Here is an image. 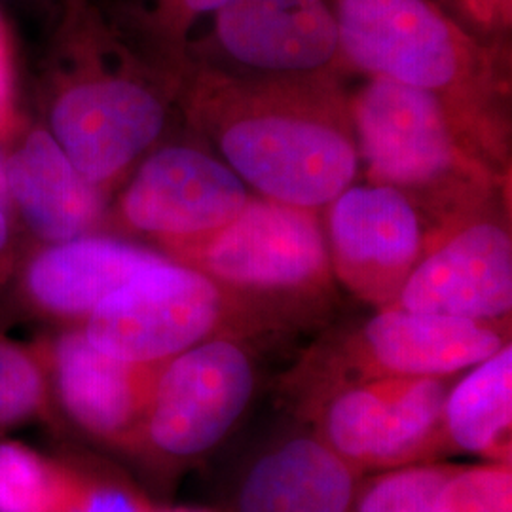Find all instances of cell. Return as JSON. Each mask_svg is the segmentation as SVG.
<instances>
[{"mask_svg":"<svg viewBox=\"0 0 512 512\" xmlns=\"http://www.w3.org/2000/svg\"><path fill=\"white\" fill-rule=\"evenodd\" d=\"M219 105L213 137L220 156L262 198L302 209L334 202L351 186L359 150L323 95L287 88H243L213 74Z\"/></svg>","mask_w":512,"mask_h":512,"instance_id":"1","label":"cell"},{"mask_svg":"<svg viewBox=\"0 0 512 512\" xmlns=\"http://www.w3.org/2000/svg\"><path fill=\"white\" fill-rule=\"evenodd\" d=\"M342 61L437 95L461 124L467 93L488 82L490 52L431 0H329Z\"/></svg>","mask_w":512,"mask_h":512,"instance_id":"2","label":"cell"},{"mask_svg":"<svg viewBox=\"0 0 512 512\" xmlns=\"http://www.w3.org/2000/svg\"><path fill=\"white\" fill-rule=\"evenodd\" d=\"M503 321H471L385 306L353 338L319 355L293 378L294 406L382 378H448L509 344Z\"/></svg>","mask_w":512,"mask_h":512,"instance_id":"3","label":"cell"},{"mask_svg":"<svg viewBox=\"0 0 512 512\" xmlns=\"http://www.w3.org/2000/svg\"><path fill=\"white\" fill-rule=\"evenodd\" d=\"M353 124L370 181L416 198L452 202L484 181L459 141V122L437 95L372 76L353 103Z\"/></svg>","mask_w":512,"mask_h":512,"instance_id":"4","label":"cell"},{"mask_svg":"<svg viewBox=\"0 0 512 512\" xmlns=\"http://www.w3.org/2000/svg\"><path fill=\"white\" fill-rule=\"evenodd\" d=\"M255 366L236 340L222 336L162 365L131 456L179 467L217 448L255 395Z\"/></svg>","mask_w":512,"mask_h":512,"instance_id":"5","label":"cell"},{"mask_svg":"<svg viewBox=\"0 0 512 512\" xmlns=\"http://www.w3.org/2000/svg\"><path fill=\"white\" fill-rule=\"evenodd\" d=\"M228 313L230 300L220 283L194 266L164 258L105 298L88 315L84 332L93 346L116 359L162 365L222 338Z\"/></svg>","mask_w":512,"mask_h":512,"instance_id":"6","label":"cell"},{"mask_svg":"<svg viewBox=\"0 0 512 512\" xmlns=\"http://www.w3.org/2000/svg\"><path fill=\"white\" fill-rule=\"evenodd\" d=\"M452 385L446 378H382L336 389L302 412L313 433L363 475L433 463Z\"/></svg>","mask_w":512,"mask_h":512,"instance_id":"7","label":"cell"},{"mask_svg":"<svg viewBox=\"0 0 512 512\" xmlns=\"http://www.w3.org/2000/svg\"><path fill=\"white\" fill-rule=\"evenodd\" d=\"M194 262L236 291L300 293L329 281V251L313 209L268 198L249 200L226 228L200 243Z\"/></svg>","mask_w":512,"mask_h":512,"instance_id":"8","label":"cell"},{"mask_svg":"<svg viewBox=\"0 0 512 512\" xmlns=\"http://www.w3.org/2000/svg\"><path fill=\"white\" fill-rule=\"evenodd\" d=\"M54 410L74 427L124 454L133 452L162 365L116 359L69 330L37 351Z\"/></svg>","mask_w":512,"mask_h":512,"instance_id":"9","label":"cell"},{"mask_svg":"<svg viewBox=\"0 0 512 512\" xmlns=\"http://www.w3.org/2000/svg\"><path fill=\"white\" fill-rule=\"evenodd\" d=\"M334 272L376 308L395 302L423 251L414 203L387 184L349 186L330 207Z\"/></svg>","mask_w":512,"mask_h":512,"instance_id":"10","label":"cell"},{"mask_svg":"<svg viewBox=\"0 0 512 512\" xmlns=\"http://www.w3.org/2000/svg\"><path fill=\"white\" fill-rule=\"evenodd\" d=\"M249 200L247 184L224 162L198 148L169 147L141 165L122 205L137 230L209 239L236 219Z\"/></svg>","mask_w":512,"mask_h":512,"instance_id":"11","label":"cell"},{"mask_svg":"<svg viewBox=\"0 0 512 512\" xmlns=\"http://www.w3.org/2000/svg\"><path fill=\"white\" fill-rule=\"evenodd\" d=\"M391 306L471 321H503L512 308L511 234L492 220L463 224L421 256Z\"/></svg>","mask_w":512,"mask_h":512,"instance_id":"12","label":"cell"},{"mask_svg":"<svg viewBox=\"0 0 512 512\" xmlns=\"http://www.w3.org/2000/svg\"><path fill=\"white\" fill-rule=\"evenodd\" d=\"M213 40L239 67L274 78L323 76L342 61L329 0H226Z\"/></svg>","mask_w":512,"mask_h":512,"instance_id":"13","label":"cell"},{"mask_svg":"<svg viewBox=\"0 0 512 512\" xmlns=\"http://www.w3.org/2000/svg\"><path fill=\"white\" fill-rule=\"evenodd\" d=\"M162 103L139 84L101 78L65 93L52 114L57 145L93 184L131 164L164 129Z\"/></svg>","mask_w":512,"mask_h":512,"instance_id":"14","label":"cell"},{"mask_svg":"<svg viewBox=\"0 0 512 512\" xmlns=\"http://www.w3.org/2000/svg\"><path fill=\"white\" fill-rule=\"evenodd\" d=\"M365 476L315 433L293 435L251 463L236 511L353 512Z\"/></svg>","mask_w":512,"mask_h":512,"instance_id":"15","label":"cell"},{"mask_svg":"<svg viewBox=\"0 0 512 512\" xmlns=\"http://www.w3.org/2000/svg\"><path fill=\"white\" fill-rule=\"evenodd\" d=\"M164 258L122 241L74 238L55 243L29 264L23 287L29 302L55 317H84L129 279Z\"/></svg>","mask_w":512,"mask_h":512,"instance_id":"16","label":"cell"},{"mask_svg":"<svg viewBox=\"0 0 512 512\" xmlns=\"http://www.w3.org/2000/svg\"><path fill=\"white\" fill-rule=\"evenodd\" d=\"M6 181L29 228L48 241L82 238L101 215L97 184L74 167L46 131L29 135L6 162Z\"/></svg>","mask_w":512,"mask_h":512,"instance_id":"17","label":"cell"},{"mask_svg":"<svg viewBox=\"0 0 512 512\" xmlns=\"http://www.w3.org/2000/svg\"><path fill=\"white\" fill-rule=\"evenodd\" d=\"M512 346L473 366L452 385L433 442V461L469 454L512 463Z\"/></svg>","mask_w":512,"mask_h":512,"instance_id":"18","label":"cell"},{"mask_svg":"<svg viewBox=\"0 0 512 512\" xmlns=\"http://www.w3.org/2000/svg\"><path fill=\"white\" fill-rule=\"evenodd\" d=\"M74 488L69 458L0 437V512H73Z\"/></svg>","mask_w":512,"mask_h":512,"instance_id":"19","label":"cell"},{"mask_svg":"<svg viewBox=\"0 0 512 512\" xmlns=\"http://www.w3.org/2000/svg\"><path fill=\"white\" fill-rule=\"evenodd\" d=\"M458 467L433 461L365 476L353 512H439L440 488Z\"/></svg>","mask_w":512,"mask_h":512,"instance_id":"20","label":"cell"},{"mask_svg":"<svg viewBox=\"0 0 512 512\" xmlns=\"http://www.w3.org/2000/svg\"><path fill=\"white\" fill-rule=\"evenodd\" d=\"M54 404L37 351L0 340V437L35 420H50Z\"/></svg>","mask_w":512,"mask_h":512,"instance_id":"21","label":"cell"},{"mask_svg":"<svg viewBox=\"0 0 512 512\" xmlns=\"http://www.w3.org/2000/svg\"><path fill=\"white\" fill-rule=\"evenodd\" d=\"M439 512H512V463L461 467L437 497Z\"/></svg>","mask_w":512,"mask_h":512,"instance_id":"22","label":"cell"},{"mask_svg":"<svg viewBox=\"0 0 512 512\" xmlns=\"http://www.w3.org/2000/svg\"><path fill=\"white\" fill-rule=\"evenodd\" d=\"M74 471L73 512H154V505L120 476L69 458Z\"/></svg>","mask_w":512,"mask_h":512,"instance_id":"23","label":"cell"},{"mask_svg":"<svg viewBox=\"0 0 512 512\" xmlns=\"http://www.w3.org/2000/svg\"><path fill=\"white\" fill-rule=\"evenodd\" d=\"M226 0H156L154 19L171 42H183L192 23L205 14H215Z\"/></svg>","mask_w":512,"mask_h":512,"instance_id":"24","label":"cell"},{"mask_svg":"<svg viewBox=\"0 0 512 512\" xmlns=\"http://www.w3.org/2000/svg\"><path fill=\"white\" fill-rule=\"evenodd\" d=\"M461 4L482 27L494 29L511 25L512 0H461Z\"/></svg>","mask_w":512,"mask_h":512,"instance_id":"25","label":"cell"},{"mask_svg":"<svg viewBox=\"0 0 512 512\" xmlns=\"http://www.w3.org/2000/svg\"><path fill=\"white\" fill-rule=\"evenodd\" d=\"M10 188L6 181V162L0 156V253L4 251L10 234Z\"/></svg>","mask_w":512,"mask_h":512,"instance_id":"26","label":"cell"},{"mask_svg":"<svg viewBox=\"0 0 512 512\" xmlns=\"http://www.w3.org/2000/svg\"><path fill=\"white\" fill-rule=\"evenodd\" d=\"M10 99V80H8V59H6V46H4V33L0 25V118L8 109Z\"/></svg>","mask_w":512,"mask_h":512,"instance_id":"27","label":"cell"},{"mask_svg":"<svg viewBox=\"0 0 512 512\" xmlns=\"http://www.w3.org/2000/svg\"><path fill=\"white\" fill-rule=\"evenodd\" d=\"M154 512H213V511H205V509H186V507H181V509H158V507H154Z\"/></svg>","mask_w":512,"mask_h":512,"instance_id":"28","label":"cell"}]
</instances>
